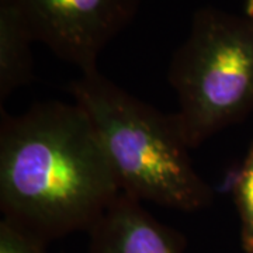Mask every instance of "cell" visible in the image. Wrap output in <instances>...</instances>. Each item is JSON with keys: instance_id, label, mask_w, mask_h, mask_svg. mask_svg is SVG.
<instances>
[{"instance_id": "1", "label": "cell", "mask_w": 253, "mask_h": 253, "mask_svg": "<svg viewBox=\"0 0 253 253\" xmlns=\"http://www.w3.org/2000/svg\"><path fill=\"white\" fill-rule=\"evenodd\" d=\"M121 193L87 114L46 101L20 116L1 110L3 219L46 241L90 231Z\"/></svg>"}, {"instance_id": "2", "label": "cell", "mask_w": 253, "mask_h": 253, "mask_svg": "<svg viewBox=\"0 0 253 253\" xmlns=\"http://www.w3.org/2000/svg\"><path fill=\"white\" fill-rule=\"evenodd\" d=\"M123 193L162 207L197 211L212 190L194 169L176 120L136 99L94 69L71 83Z\"/></svg>"}, {"instance_id": "3", "label": "cell", "mask_w": 253, "mask_h": 253, "mask_svg": "<svg viewBox=\"0 0 253 253\" xmlns=\"http://www.w3.org/2000/svg\"><path fill=\"white\" fill-rule=\"evenodd\" d=\"M169 83L179 101L173 117L190 149L246 117L253 111V17L196 10Z\"/></svg>"}, {"instance_id": "4", "label": "cell", "mask_w": 253, "mask_h": 253, "mask_svg": "<svg viewBox=\"0 0 253 253\" xmlns=\"http://www.w3.org/2000/svg\"><path fill=\"white\" fill-rule=\"evenodd\" d=\"M34 41L81 72L97 69L103 49L126 28L141 0H11Z\"/></svg>"}, {"instance_id": "5", "label": "cell", "mask_w": 253, "mask_h": 253, "mask_svg": "<svg viewBox=\"0 0 253 253\" xmlns=\"http://www.w3.org/2000/svg\"><path fill=\"white\" fill-rule=\"evenodd\" d=\"M89 234V253L183 252L181 236L155 219L139 200L123 191Z\"/></svg>"}, {"instance_id": "6", "label": "cell", "mask_w": 253, "mask_h": 253, "mask_svg": "<svg viewBox=\"0 0 253 253\" xmlns=\"http://www.w3.org/2000/svg\"><path fill=\"white\" fill-rule=\"evenodd\" d=\"M36 42L11 0H0V104L34 78Z\"/></svg>"}, {"instance_id": "7", "label": "cell", "mask_w": 253, "mask_h": 253, "mask_svg": "<svg viewBox=\"0 0 253 253\" xmlns=\"http://www.w3.org/2000/svg\"><path fill=\"white\" fill-rule=\"evenodd\" d=\"M235 203L241 219L242 245L246 252L253 253V144L236 179Z\"/></svg>"}, {"instance_id": "8", "label": "cell", "mask_w": 253, "mask_h": 253, "mask_svg": "<svg viewBox=\"0 0 253 253\" xmlns=\"http://www.w3.org/2000/svg\"><path fill=\"white\" fill-rule=\"evenodd\" d=\"M44 242L7 219L0 222V253H46Z\"/></svg>"}, {"instance_id": "9", "label": "cell", "mask_w": 253, "mask_h": 253, "mask_svg": "<svg viewBox=\"0 0 253 253\" xmlns=\"http://www.w3.org/2000/svg\"><path fill=\"white\" fill-rule=\"evenodd\" d=\"M245 14L253 17V0H246V6H245Z\"/></svg>"}]
</instances>
